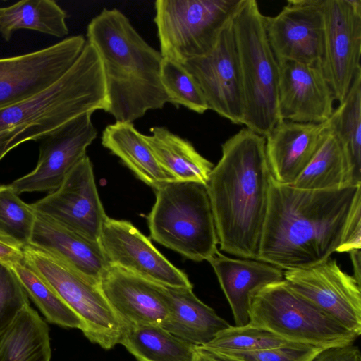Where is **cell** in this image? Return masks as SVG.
Masks as SVG:
<instances>
[{
	"mask_svg": "<svg viewBox=\"0 0 361 361\" xmlns=\"http://www.w3.org/2000/svg\"><path fill=\"white\" fill-rule=\"evenodd\" d=\"M361 202V184L338 190H304L272 177L257 259L281 269L312 267L341 246Z\"/></svg>",
	"mask_w": 361,
	"mask_h": 361,
	"instance_id": "obj_1",
	"label": "cell"
},
{
	"mask_svg": "<svg viewBox=\"0 0 361 361\" xmlns=\"http://www.w3.org/2000/svg\"><path fill=\"white\" fill-rule=\"evenodd\" d=\"M265 137L243 128L221 145L205 184L220 250L257 259L272 176Z\"/></svg>",
	"mask_w": 361,
	"mask_h": 361,
	"instance_id": "obj_2",
	"label": "cell"
},
{
	"mask_svg": "<svg viewBox=\"0 0 361 361\" xmlns=\"http://www.w3.org/2000/svg\"><path fill=\"white\" fill-rule=\"evenodd\" d=\"M87 38L102 61L104 111L116 121L133 123L167 103L161 80L162 56L119 9L104 8L87 27Z\"/></svg>",
	"mask_w": 361,
	"mask_h": 361,
	"instance_id": "obj_3",
	"label": "cell"
},
{
	"mask_svg": "<svg viewBox=\"0 0 361 361\" xmlns=\"http://www.w3.org/2000/svg\"><path fill=\"white\" fill-rule=\"evenodd\" d=\"M106 107L102 61L87 41L79 57L56 82L0 109V161L19 145L41 140L72 119Z\"/></svg>",
	"mask_w": 361,
	"mask_h": 361,
	"instance_id": "obj_4",
	"label": "cell"
},
{
	"mask_svg": "<svg viewBox=\"0 0 361 361\" xmlns=\"http://www.w3.org/2000/svg\"><path fill=\"white\" fill-rule=\"evenodd\" d=\"M264 16L255 0H240L232 25L244 96L243 125L266 137L281 120L279 65L267 36Z\"/></svg>",
	"mask_w": 361,
	"mask_h": 361,
	"instance_id": "obj_5",
	"label": "cell"
},
{
	"mask_svg": "<svg viewBox=\"0 0 361 361\" xmlns=\"http://www.w3.org/2000/svg\"><path fill=\"white\" fill-rule=\"evenodd\" d=\"M154 190L151 238L187 259L208 261L219 251V240L205 185L176 180Z\"/></svg>",
	"mask_w": 361,
	"mask_h": 361,
	"instance_id": "obj_6",
	"label": "cell"
},
{
	"mask_svg": "<svg viewBox=\"0 0 361 361\" xmlns=\"http://www.w3.org/2000/svg\"><path fill=\"white\" fill-rule=\"evenodd\" d=\"M249 324L291 343L325 349L354 343L357 336L295 293L284 280L251 298Z\"/></svg>",
	"mask_w": 361,
	"mask_h": 361,
	"instance_id": "obj_7",
	"label": "cell"
},
{
	"mask_svg": "<svg viewBox=\"0 0 361 361\" xmlns=\"http://www.w3.org/2000/svg\"><path fill=\"white\" fill-rule=\"evenodd\" d=\"M240 1H156L154 21L162 58L183 64L207 54Z\"/></svg>",
	"mask_w": 361,
	"mask_h": 361,
	"instance_id": "obj_8",
	"label": "cell"
},
{
	"mask_svg": "<svg viewBox=\"0 0 361 361\" xmlns=\"http://www.w3.org/2000/svg\"><path fill=\"white\" fill-rule=\"evenodd\" d=\"M24 262L33 269L80 317L82 332L105 350L119 344L125 328L97 282L56 257L30 245L23 248Z\"/></svg>",
	"mask_w": 361,
	"mask_h": 361,
	"instance_id": "obj_9",
	"label": "cell"
},
{
	"mask_svg": "<svg viewBox=\"0 0 361 361\" xmlns=\"http://www.w3.org/2000/svg\"><path fill=\"white\" fill-rule=\"evenodd\" d=\"M86 42L82 35H73L37 51L1 58L0 109L56 82L79 57Z\"/></svg>",
	"mask_w": 361,
	"mask_h": 361,
	"instance_id": "obj_10",
	"label": "cell"
},
{
	"mask_svg": "<svg viewBox=\"0 0 361 361\" xmlns=\"http://www.w3.org/2000/svg\"><path fill=\"white\" fill-rule=\"evenodd\" d=\"M183 66L200 86L208 110L233 124H243L244 96L232 18L207 54Z\"/></svg>",
	"mask_w": 361,
	"mask_h": 361,
	"instance_id": "obj_11",
	"label": "cell"
},
{
	"mask_svg": "<svg viewBox=\"0 0 361 361\" xmlns=\"http://www.w3.org/2000/svg\"><path fill=\"white\" fill-rule=\"evenodd\" d=\"M324 52L318 63L341 103L361 71V1L324 0Z\"/></svg>",
	"mask_w": 361,
	"mask_h": 361,
	"instance_id": "obj_12",
	"label": "cell"
},
{
	"mask_svg": "<svg viewBox=\"0 0 361 361\" xmlns=\"http://www.w3.org/2000/svg\"><path fill=\"white\" fill-rule=\"evenodd\" d=\"M31 204L37 214L95 241L99 240L107 216L87 155L73 168L56 190Z\"/></svg>",
	"mask_w": 361,
	"mask_h": 361,
	"instance_id": "obj_13",
	"label": "cell"
},
{
	"mask_svg": "<svg viewBox=\"0 0 361 361\" xmlns=\"http://www.w3.org/2000/svg\"><path fill=\"white\" fill-rule=\"evenodd\" d=\"M283 279L298 295L348 330L361 334V285L331 257L310 267L283 271Z\"/></svg>",
	"mask_w": 361,
	"mask_h": 361,
	"instance_id": "obj_14",
	"label": "cell"
},
{
	"mask_svg": "<svg viewBox=\"0 0 361 361\" xmlns=\"http://www.w3.org/2000/svg\"><path fill=\"white\" fill-rule=\"evenodd\" d=\"M99 241L111 266L161 286L192 288L188 276L130 221L107 216Z\"/></svg>",
	"mask_w": 361,
	"mask_h": 361,
	"instance_id": "obj_15",
	"label": "cell"
},
{
	"mask_svg": "<svg viewBox=\"0 0 361 361\" xmlns=\"http://www.w3.org/2000/svg\"><path fill=\"white\" fill-rule=\"evenodd\" d=\"M92 115H80L41 140L35 168L10 183L18 195L50 192L61 184L97 138Z\"/></svg>",
	"mask_w": 361,
	"mask_h": 361,
	"instance_id": "obj_16",
	"label": "cell"
},
{
	"mask_svg": "<svg viewBox=\"0 0 361 361\" xmlns=\"http://www.w3.org/2000/svg\"><path fill=\"white\" fill-rule=\"evenodd\" d=\"M324 0H288L274 16H264L267 36L277 60L317 64L324 52Z\"/></svg>",
	"mask_w": 361,
	"mask_h": 361,
	"instance_id": "obj_17",
	"label": "cell"
},
{
	"mask_svg": "<svg viewBox=\"0 0 361 361\" xmlns=\"http://www.w3.org/2000/svg\"><path fill=\"white\" fill-rule=\"evenodd\" d=\"M278 109L281 120L320 123L334 110L332 90L319 66L279 61Z\"/></svg>",
	"mask_w": 361,
	"mask_h": 361,
	"instance_id": "obj_18",
	"label": "cell"
},
{
	"mask_svg": "<svg viewBox=\"0 0 361 361\" xmlns=\"http://www.w3.org/2000/svg\"><path fill=\"white\" fill-rule=\"evenodd\" d=\"M99 287L125 329L161 326L169 316V303L161 285L110 266L100 279Z\"/></svg>",
	"mask_w": 361,
	"mask_h": 361,
	"instance_id": "obj_19",
	"label": "cell"
},
{
	"mask_svg": "<svg viewBox=\"0 0 361 361\" xmlns=\"http://www.w3.org/2000/svg\"><path fill=\"white\" fill-rule=\"evenodd\" d=\"M330 128L320 123L281 120L265 137V151L273 178L291 185L310 163Z\"/></svg>",
	"mask_w": 361,
	"mask_h": 361,
	"instance_id": "obj_20",
	"label": "cell"
},
{
	"mask_svg": "<svg viewBox=\"0 0 361 361\" xmlns=\"http://www.w3.org/2000/svg\"><path fill=\"white\" fill-rule=\"evenodd\" d=\"M207 262L217 276L237 326L249 323L252 295L262 287L283 279L282 269L256 259L232 258L218 251Z\"/></svg>",
	"mask_w": 361,
	"mask_h": 361,
	"instance_id": "obj_21",
	"label": "cell"
},
{
	"mask_svg": "<svg viewBox=\"0 0 361 361\" xmlns=\"http://www.w3.org/2000/svg\"><path fill=\"white\" fill-rule=\"evenodd\" d=\"M29 245L99 283L111 266L99 241L88 239L37 213Z\"/></svg>",
	"mask_w": 361,
	"mask_h": 361,
	"instance_id": "obj_22",
	"label": "cell"
},
{
	"mask_svg": "<svg viewBox=\"0 0 361 361\" xmlns=\"http://www.w3.org/2000/svg\"><path fill=\"white\" fill-rule=\"evenodd\" d=\"M164 286L169 313L161 327L195 346L209 343L230 324L201 301L192 288Z\"/></svg>",
	"mask_w": 361,
	"mask_h": 361,
	"instance_id": "obj_23",
	"label": "cell"
},
{
	"mask_svg": "<svg viewBox=\"0 0 361 361\" xmlns=\"http://www.w3.org/2000/svg\"><path fill=\"white\" fill-rule=\"evenodd\" d=\"M102 144L153 189L162 183L176 181L159 165L143 134L133 123L116 121L106 126L102 132Z\"/></svg>",
	"mask_w": 361,
	"mask_h": 361,
	"instance_id": "obj_24",
	"label": "cell"
},
{
	"mask_svg": "<svg viewBox=\"0 0 361 361\" xmlns=\"http://www.w3.org/2000/svg\"><path fill=\"white\" fill-rule=\"evenodd\" d=\"M143 135L159 165L175 180L206 184L213 164L202 157L187 140L164 126L149 129Z\"/></svg>",
	"mask_w": 361,
	"mask_h": 361,
	"instance_id": "obj_25",
	"label": "cell"
},
{
	"mask_svg": "<svg viewBox=\"0 0 361 361\" xmlns=\"http://www.w3.org/2000/svg\"><path fill=\"white\" fill-rule=\"evenodd\" d=\"M49 330L31 306L0 334V361H51Z\"/></svg>",
	"mask_w": 361,
	"mask_h": 361,
	"instance_id": "obj_26",
	"label": "cell"
},
{
	"mask_svg": "<svg viewBox=\"0 0 361 361\" xmlns=\"http://www.w3.org/2000/svg\"><path fill=\"white\" fill-rule=\"evenodd\" d=\"M347 154L331 126L319 148L290 185L304 190H338L358 185Z\"/></svg>",
	"mask_w": 361,
	"mask_h": 361,
	"instance_id": "obj_27",
	"label": "cell"
},
{
	"mask_svg": "<svg viewBox=\"0 0 361 361\" xmlns=\"http://www.w3.org/2000/svg\"><path fill=\"white\" fill-rule=\"evenodd\" d=\"M67 13L54 0H23L0 7V33L6 41L20 29L62 38L68 34Z\"/></svg>",
	"mask_w": 361,
	"mask_h": 361,
	"instance_id": "obj_28",
	"label": "cell"
},
{
	"mask_svg": "<svg viewBox=\"0 0 361 361\" xmlns=\"http://www.w3.org/2000/svg\"><path fill=\"white\" fill-rule=\"evenodd\" d=\"M119 344L137 361H192L195 348L157 325L126 329Z\"/></svg>",
	"mask_w": 361,
	"mask_h": 361,
	"instance_id": "obj_29",
	"label": "cell"
},
{
	"mask_svg": "<svg viewBox=\"0 0 361 361\" xmlns=\"http://www.w3.org/2000/svg\"><path fill=\"white\" fill-rule=\"evenodd\" d=\"M329 122L347 154L356 183H361V71Z\"/></svg>",
	"mask_w": 361,
	"mask_h": 361,
	"instance_id": "obj_30",
	"label": "cell"
},
{
	"mask_svg": "<svg viewBox=\"0 0 361 361\" xmlns=\"http://www.w3.org/2000/svg\"><path fill=\"white\" fill-rule=\"evenodd\" d=\"M16 274L27 296L47 321L63 328L85 330L80 317L59 295L24 261L9 265Z\"/></svg>",
	"mask_w": 361,
	"mask_h": 361,
	"instance_id": "obj_31",
	"label": "cell"
},
{
	"mask_svg": "<svg viewBox=\"0 0 361 361\" xmlns=\"http://www.w3.org/2000/svg\"><path fill=\"white\" fill-rule=\"evenodd\" d=\"M37 212L10 184L0 185V234L23 248L30 245Z\"/></svg>",
	"mask_w": 361,
	"mask_h": 361,
	"instance_id": "obj_32",
	"label": "cell"
},
{
	"mask_svg": "<svg viewBox=\"0 0 361 361\" xmlns=\"http://www.w3.org/2000/svg\"><path fill=\"white\" fill-rule=\"evenodd\" d=\"M161 80L167 102L178 108L183 106L200 114L208 110L200 86L183 64L163 59Z\"/></svg>",
	"mask_w": 361,
	"mask_h": 361,
	"instance_id": "obj_33",
	"label": "cell"
},
{
	"mask_svg": "<svg viewBox=\"0 0 361 361\" xmlns=\"http://www.w3.org/2000/svg\"><path fill=\"white\" fill-rule=\"evenodd\" d=\"M295 344L298 343L288 341L267 329L248 323L240 326L230 325L202 347L214 351H252Z\"/></svg>",
	"mask_w": 361,
	"mask_h": 361,
	"instance_id": "obj_34",
	"label": "cell"
},
{
	"mask_svg": "<svg viewBox=\"0 0 361 361\" xmlns=\"http://www.w3.org/2000/svg\"><path fill=\"white\" fill-rule=\"evenodd\" d=\"M30 305L29 298L11 267L0 262V334Z\"/></svg>",
	"mask_w": 361,
	"mask_h": 361,
	"instance_id": "obj_35",
	"label": "cell"
},
{
	"mask_svg": "<svg viewBox=\"0 0 361 361\" xmlns=\"http://www.w3.org/2000/svg\"><path fill=\"white\" fill-rule=\"evenodd\" d=\"M322 350L314 346L295 344L252 351L216 352L237 361H310Z\"/></svg>",
	"mask_w": 361,
	"mask_h": 361,
	"instance_id": "obj_36",
	"label": "cell"
},
{
	"mask_svg": "<svg viewBox=\"0 0 361 361\" xmlns=\"http://www.w3.org/2000/svg\"><path fill=\"white\" fill-rule=\"evenodd\" d=\"M361 248V202L354 208L343 242L336 252H350Z\"/></svg>",
	"mask_w": 361,
	"mask_h": 361,
	"instance_id": "obj_37",
	"label": "cell"
},
{
	"mask_svg": "<svg viewBox=\"0 0 361 361\" xmlns=\"http://www.w3.org/2000/svg\"><path fill=\"white\" fill-rule=\"evenodd\" d=\"M310 361H361L359 348L354 343L319 351Z\"/></svg>",
	"mask_w": 361,
	"mask_h": 361,
	"instance_id": "obj_38",
	"label": "cell"
},
{
	"mask_svg": "<svg viewBox=\"0 0 361 361\" xmlns=\"http://www.w3.org/2000/svg\"><path fill=\"white\" fill-rule=\"evenodd\" d=\"M23 261V247L0 234V262L11 265Z\"/></svg>",
	"mask_w": 361,
	"mask_h": 361,
	"instance_id": "obj_39",
	"label": "cell"
},
{
	"mask_svg": "<svg viewBox=\"0 0 361 361\" xmlns=\"http://www.w3.org/2000/svg\"><path fill=\"white\" fill-rule=\"evenodd\" d=\"M192 361H237L220 353L205 348L195 347Z\"/></svg>",
	"mask_w": 361,
	"mask_h": 361,
	"instance_id": "obj_40",
	"label": "cell"
},
{
	"mask_svg": "<svg viewBox=\"0 0 361 361\" xmlns=\"http://www.w3.org/2000/svg\"><path fill=\"white\" fill-rule=\"evenodd\" d=\"M354 270V278L361 285V252L360 250H353L349 252Z\"/></svg>",
	"mask_w": 361,
	"mask_h": 361,
	"instance_id": "obj_41",
	"label": "cell"
}]
</instances>
